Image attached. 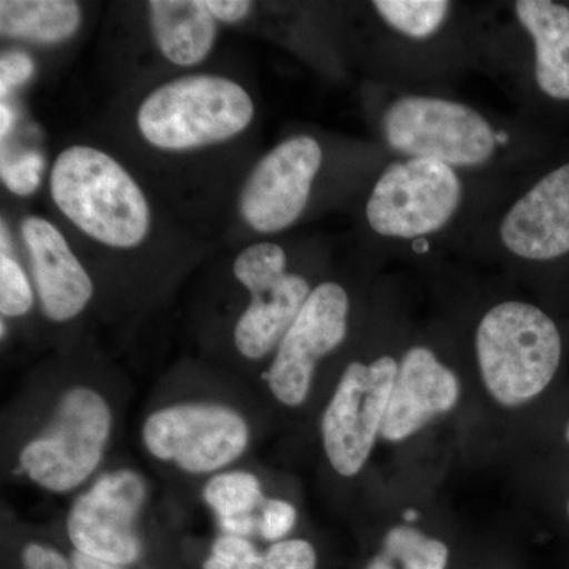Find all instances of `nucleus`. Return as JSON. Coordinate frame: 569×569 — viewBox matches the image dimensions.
Returning a JSON list of instances; mask_svg holds the SVG:
<instances>
[{
	"label": "nucleus",
	"instance_id": "f257e3e1",
	"mask_svg": "<svg viewBox=\"0 0 569 569\" xmlns=\"http://www.w3.org/2000/svg\"><path fill=\"white\" fill-rule=\"evenodd\" d=\"M377 96L372 122L391 157L438 160L498 197L531 171L533 146L518 116L449 92L380 86Z\"/></svg>",
	"mask_w": 569,
	"mask_h": 569
},
{
	"label": "nucleus",
	"instance_id": "f03ea898",
	"mask_svg": "<svg viewBox=\"0 0 569 569\" xmlns=\"http://www.w3.org/2000/svg\"><path fill=\"white\" fill-rule=\"evenodd\" d=\"M498 194L432 159L391 157L366 187L362 224L373 249L433 260L466 249Z\"/></svg>",
	"mask_w": 569,
	"mask_h": 569
},
{
	"label": "nucleus",
	"instance_id": "7ed1b4c3",
	"mask_svg": "<svg viewBox=\"0 0 569 569\" xmlns=\"http://www.w3.org/2000/svg\"><path fill=\"white\" fill-rule=\"evenodd\" d=\"M377 84L403 91L448 92L466 69H477L478 6L449 0H372Z\"/></svg>",
	"mask_w": 569,
	"mask_h": 569
},
{
	"label": "nucleus",
	"instance_id": "20e7f679",
	"mask_svg": "<svg viewBox=\"0 0 569 569\" xmlns=\"http://www.w3.org/2000/svg\"><path fill=\"white\" fill-rule=\"evenodd\" d=\"M477 67L516 100L569 103V7L552 0L478 6Z\"/></svg>",
	"mask_w": 569,
	"mask_h": 569
},
{
	"label": "nucleus",
	"instance_id": "39448f33",
	"mask_svg": "<svg viewBox=\"0 0 569 569\" xmlns=\"http://www.w3.org/2000/svg\"><path fill=\"white\" fill-rule=\"evenodd\" d=\"M473 342L482 383L503 407L537 399L563 362L559 325L545 309L522 299H501L486 309Z\"/></svg>",
	"mask_w": 569,
	"mask_h": 569
},
{
	"label": "nucleus",
	"instance_id": "423d86ee",
	"mask_svg": "<svg viewBox=\"0 0 569 569\" xmlns=\"http://www.w3.org/2000/svg\"><path fill=\"white\" fill-rule=\"evenodd\" d=\"M52 201L86 236L112 247L133 249L148 238V200L118 160L91 148L71 146L51 171Z\"/></svg>",
	"mask_w": 569,
	"mask_h": 569
},
{
	"label": "nucleus",
	"instance_id": "0eeeda50",
	"mask_svg": "<svg viewBox=\"0 0 569 569\" xmlns=\"http://www.w3.org/2000/svg\"><path fill=\"white\" fill-rule=\"evenodd\" d=\"M466 249L509 264L542 266L569 257V160L501 193L482 213Z\"/></svg>",
	"mask_w": 569,
	"mask_h": 569
},
{
	"label": "nucleus",
	"instance_id": "6e6552de",
	"mask_svg": "<svg viewBox=\"0 0 569 569\" xmlns=\"http://www.w3.org/2000/svg\"><path fill=\"white\" fill-rule=\"evenodd\" d=\"M252 97L216 74H190L160 86L137 114L141 137L162 151H193L231 140L253 121Z\"/></svg>",
	"mask_w": 569,
	"mask_h": 569
},
{
	"label": "nucleus",
	"instance_id": "1a4fd4ad",
	"mask_svg": "<svg viewBox=\"0 0 569 569\" xmlns=\"http://www.w3.org/2000/svg\"><path fill=\"white\" fill-rule=\"evenodd\" d=\"M110 433L107 400L91 388L70 389L47 430L22 449V470L48 492H70L99 467Z\"/></svg>",
	"mask_w": 569,
	"mask_h": 569
},
{
	"label": "nucleus",
	"instance_id": "9d476101",
	"mask_svg": "<svg viewBox=\"0 0 569 569\" xmlns=\"http://www.w3.org/2000/svg\"><path fill=\"white\" fill-rule=\"evenodd\" d=\"M399 359L380 355L347 366L321 419L326 458L342 477L365 468L383 427Z\"/></svg>",
	"mask_w": 569,
	"mask_h": 569
},
{
	"label": "nucleus",
	"instance_id": "9b49d317",
	"mask_svg": "<svg viewBox=\"0 0 569 569\" xmlns=\"http://www.w3.org/2000/svg\"><path fill=\"white\" fill-rule=\"evenodd\" d=\"M233 272L250 293V305L234 328V343L247 359H263L279 347L313 288L288 268V253L276 242H258L242 250Z\"/></svg>",
	"mask_w": 569,
	"mask_h": 569
},
{
	"label": "nucleus",
	"instance_id": "f8f14e48",
	"mask_svg": "<svg viewBox=\"0 0 569 569\" xmlns=\"http://www.w3.org/2000/svg\"><path fill=\"white\" fill-rule=\"evenodd\" d=\"M249 425L219 403H178L156 411L142 426V443L153 458L192 475L212 473L249 447Z\"/></svg>",
	"mask_w": 569,
	"mask_h": 569
},
{
	"label": "nucleus",
	"instance_id": "ddd939ff",
	"mask_svg": "<svg viewBox=\"0 0 569 569\" xmlns=\"http://www.w3.org/2000/svg\"><path fill=\"white\" fill-rule=\"evenodd\" d=\"M325 160L323 144L313 134L296 133L280 141L257 163L242 189L244 222L263 234L295 227L309 209Z\"/></svg>",
	"mask_w": 569,
	"mask_h": 569
},
{
	"label": "nucleus",
	"instance_id": "4468645a",
	"mask_svg": "<svg viewBox=\"0 0 569 569\" xmlns=\"http://www.w3.org/2000/svg\"><path fill=\"white\" fill-rule=\"evenodd\" d=\"M350 293L342 283H318L276 348L269 388L280 403L299 407L312 387L318 362L342 346L350 329Z\"/></svg>",
	"mask_w": 569,
	"mask_h": 569
},
{
	"label": "nucleus",
	"instance_id": "2eb2a0df",
	"mask_svg": "<svg viewBox=\"0 0 569 569\" xmlns=\"http://www.w3.org/2000/svg\"><path fill=\"white\" fill-rule=\"evenodd\" d=\"M144 501L140 475L132 470L103 475L70 509L67 533L71 545L82 556L104 563H133L141 553L137 519Z\"/></svg>",
	"mask_w": 569,
	"mask_h": 569
},
{
	"label": "nucleus",
	"instance_id": "dca6fc26",
	"mask_svg": "<svg viewBox=\"0 0 569 569\" xmlns=\"http://www.w3.org/2000/svg\"><path fill=\"white\" fill-rule=\"evenodd\" d=\"M459 378L433 348L411 346L399 359L395 387L380 437L392 443L407 440L438 415L458 406Z\"/></svg>",
	"mask_w": 569,
	"mask_h": 569
},
{
	"label": "nucleus",
	"instance_id": "f3484780",
	"mask_svg": "<svg viewBox=\"0 0 569 569\" xmlns=\"http://www.w3.org/2000/svg\"><path fill=\"white\" fill-rule=\"evenodd\" d=\"M21 236L44 316L58 323L80 316L92 299L93 283L61 231L32 216L22 220Z\"/></svg>",
	"mask_w": 569,
	"mask_h": 569
},
{
	"label": "nucleus",
	"instance_id": "a211bd4d",
	"mask_svg": "<svg viewBox=\"0 0 569 569\" xmlns=\"http://www.w3.org/2000/svg\"><path fill=\"white\" fill-rule=\"evenodd\" d=\"M153 39L178 67L203 62L216 41V20L206 0H152L148 3Z\"/></svg>",
	"mask_w": 569,
	"mask_h": 569
},
{
	"label": "nucleus",
	"instance_id": "6ab92c4d",
	"mask_svg": "<svg viewBox=\"0 0 569 569\" xmlns=\"http://www.w3.org/2000/svg\"><path fill=\"white\" fill-rule=\"evenodd\" d=\"M81 9L71 0H2L0 32L7 39L61 43L77 33Z\"/></svg>",
	"mask_w": 569,
	"mask_h": 569
},
{
	"label": "nucleus",
	"instance_id": "aec40b11",
	"mask_svg": "<svg viewBox=\"0 0 569 569\" xmlns=\"http://www.w3.org/2000/svg\"><path fill=\"white\" fill-rule=\"evenodd\" d=\"M204 501L216 512L224 533L247 537L254 529V511L264 497L258 478L247 471H227L209 479Z\"/></svg>",
	"mask_w": 569,
	"mask_h": 569
},
{
	"label": "nucleus",
	"instance_id": "412c9836",
	"mask_svg": "<svg viewBox=\"0 0 569 569\" xmlns=\"http://www.w3.org/2000/svg\"><path fill=\"white\" fill-rule=\"evenodd\" d=\"M385 557L402 569H447L449 550L440 539L427 537L413 527H395L385 539Z\"/></svg>",
	"mask_w": 569,
	"mask_h": 569
},
{
	"label": "nucleus",
	"instance_id": "4be33fe9",
	"mask_svg": "<svg viewBox=\"0 0 569 569\" xmlns=\"http://www.w3.org/2000/svg\"><path fill=\"white\" fill-rule=\"evenodd\" d=\"M33 306V295L28 276L10 257L0 254V312L3 317L26 316Z\"/></svg>",
	"mask_w": 569,
	"mask_h": 569
},
{
	"label": "nucleus",
	"instance_id": "5701e85b",
	"mask_svg": "<svg viewBox=\"0 0 569 569\" xmlns=\"http://www.w3.org/2000/svg\"><path fill=\"white\" fill-rule=\"evenodd\" d=\"M260 563L261 553L249 539L224 533L213 542L203 569H258Z\"/></svg>",
	"mask_w": 569,
	"mask_h": 569
},
{
	"label": "nucleus",
	"instance_id": "b1692460",
	"mask_svg": "<svg viewBox=\"0 0 569 569\" xmlns=\"http://www.w3.org/2000/svg\"><path fill=\"white\" fill-rule=\"evenodd\" d=\"M317 553L305 539H284L274 542L261 556L258 569H316Z\"/></svg>",
	"mask_w": 569,
	"mask_h": 569
},
{
	"label": "nucleus",
	"instance_id": "393cba45",
	"mask_svg": "<svg viewBox=\"0 0 569 569\" xmlns=\"http://www.w3.org/2000/svg\"><path fill=\"white\" fill-rule=\"evenodd\" d=\"M43 159L37 152L22 153L18 159L2 164V181L18 197H31L39 189Z\"/></svg>",
	"mask_w": 569,
	"mask_h": 569
},
{
	"label": "nucleus",
	"instance_id": "a878e982",
	"mask_svg": "<svg viewBox=\"0 0 569 569\" xmlns=\"http://www.w3.org/2000/svg\"><path fill=\"white\" fill-rule=\"evenodd\" d=\"M296 518H298L296 509L288 501L279 500V498L266 500L261 507L258 530L266 541L279 542L293 529Z\"/></svg>",
	"mask_w": 569,
	"mask_h": 569
},
{
	"label": "nucleus",
	"instance_id": "bb28decb",
	"mask_svg": "<svg viewBox=\"0 0 569 569\" xmlns=\"http://www.w3.org/2000/svg\"><path fill=\"white\" fill-rule=\"evenodd\" d=\"M33 74V62L26 52L10 51L0 59V96L9 97Z\"/></svg>",
	"mask_w": 569,
	"mask_h": 569
},
{
	"label": "nucleus",
	"instance_id": "cd10ccee",
	"mask_svg": "<svg viewBox=\"0 0 569 569\" xmlns=\"http://www.w3.org/2000/svg\"><path fill=\"white\" fill-rule=\"evenodd\" d=\"M22 565L24 569H70L62 553L37 542L22 550Z\"/></svg>",
	"mask_w": 569,
	"mask_h": 569
},
{
	"label": "nucleus",
	"instance_id": "c85d7f7f",
	"mask_svg": "<svg viewBox=\"0 0 569 569\" xmlns=\"http://www.w3.org/2000/svg\"><path fill=\"white\" fill-rule=\"evenodd\" d=\"M209 11L216 21L239 22L249 17L252 2L246 0H206Z\"/></svg>",
	"mask_w": 569,
	"mask_h": 569
},
{
	"label": "nucleus",
	"instance_id": "c756f323",
	"mask_svg": "<svg viewBox=\"0 0 569 569\" xmlns=\"http://www.w3.org/2000/svg\"><path fill=\"white\" fill-rule=\"evenodd\" d=\"M74 569H122L118 565L104 563V561L91 559V557L82 556L80 552L73 553Z\"/></svg>",
	"mask_w": 569,
	"mask_h": 569
},
{
	"label": "nucleus",
	"instance_id": "7c9ffc66",
	"mask_svg": "<svg viewBox=\"0 0 569 569\" xmlns=\"http://www.w3.org/2000/svg\"><path fill=\"white\" fill-rule=\"evenodd\" d=\"M13 126L14 111L11 110L10 104L2 103V107H0V134H2V140L3 138L9 137Z\"/></svg>",
	"mask_w": 569,
	"mask_h": 569
},
{
	"label": "nucleus",
	"instance_id": "2f4dec72",
	"mask_svg": "<svg viewBox=\"0 0 569 569\" xmlns=\"http://www.w3.org/2000/svg\"><path fill=\"white\" fill-rule=\"evenodd\" d=\"M367 569H396L392 567L391 561L387 559L385 556L377 557V559L372 560V563L369 565Z\"/></svg>",
	"mask_w": 569,
	"mask_h": 569
},
{
	"label": "nucleus",
	"instance_id": "473e14b6",
	"mask_svg": "<svg viewBox=\"0 0 569 569\" xmlns=\"http://www.w3.org/2000/svg\"><path fill=\"white\" fill-rule=\"evenodd\" d=\"M563 440H565V443H567V447L569 448V418H568L567 425H565Z\"/></svg>",
	"mask_w": 569,
	"mask_h": 569
},
{
	"label": "nucleus",
	"instance_id": "72a5a7b5",
	"mask_svg": "<svg viewBox=\"0 0 569 569\" xmlns=\"http://www.w3.org/2000/svg\"><path fill=\"white\" fill-rule=\"evenodd\" d=\"M406 519L407 520L417 519V512H415V511H407Z\"/></svg>",
	"mask_w": 569,
	"mask_h": 569
},
{
	"label": "nucleus",
	"instance_id": "f704fd0d",
	"mask_svg": "<svg viewBox=\"0 0 569 569\" xmlns=\"http://www.w3.org/2000/svg\"><path fill=\"white\" fill-rule=\"evenodd\" d=\"M567 516H568V520H569V497H568V500H567Z\"/></svg>",
	"mask_w": 569,
	"mask_h": 569
}]
</instances>
